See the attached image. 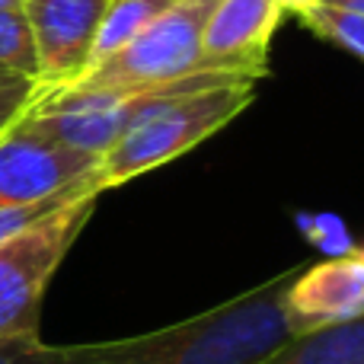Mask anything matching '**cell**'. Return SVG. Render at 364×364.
<instances>
[{"label": "cell", "mask_w": 364, "mask_h": 364, "mask_svg": "<svg viewBox=\"0 0 364 364\" xmlns=\"http://www.w3.org/2000/svg\"><path fill=\"white\" fill-rule=\"evenodd\" d=\"M38 96H42V90H38L36 80L0 70V134H4L13 122H19V115H23Z\"/></svg>", "instance_id": "14"}, {"label": "cell", "mask_w": 364, "mask_h": 364, "mask_svg": "<svg viewBox=\"0 0 364 364\" xmlns=\"http://www.w3.org/2000/svg\"><path fill=\"white\" fill-rule=\"evenodd\" d=\"M297 269L144 336L42 346V364H265L291 339L284 294Z\"/></svg>", "instance_id": "1"}, {"label": "cell", "mask_w": 364, "mask_h": 364, "mask_svg": "<svg viewBox=\"0 0 364 364\" xmlns=\"http://www.w3.org/2000/svg\"><path fill=\"white\" fill-rule=\"evenodd\" d=\"M83 192H100V188H96V182H93V179H87V182H77V186H70L68 192L55 195V198L36 201V205L0 208V243H4V240H10V237H16V233H23L26 227H32L36 220H42L45 214H51L55 208L68 205L70 198H77V195H83Z\"/></svg>", "instance_id": "13"}, {"label": "cell", "mask_w": 364, "mask_h": 364, "mask_svg": "<svg viewBox=\"0 0 364 364\" xmlns=\"http://www.w3.org/2000/svg\"><path fill=\"white\" fill-rule=\"evenodd\" d=\"M218 0H173L125 48L109 55L70 87H160L201 68V36Z\"/></svg>", "instance_id": "4"}, {"label": "cell", "mask_w": 364, "mask_h": 364, "mask_svg": "<svg viewBox=\"0 0 364 364\" xmlns=\"http://www.w3.org/2000/svg\"><path fill=\"white\" fill-rule=\"evenodd\" d=\"M304 26L314 36L333 42L336 48L348 51V55L364 61V6H348V4H316L310 10L297 13Z\"/></svg>", "instance_id": "11"}, {"label": "cell", "mask_w": 364, "mask_h": 364, "mask_svg": "<svg viewBox=\"0 0 364 364\" xmlns=\"http://www.w3.org/2000/svg\"><path fill=\"white\" fill-rule=\"evenodd\" d=\"M364 316V246H348L333 259L297 269L284 294L291 336L342 326Z\"/></svg>", "instance_id": "7"}, {"label": "cell", "mask_w": 364, "mask_h": 364, "mask_svg": "<svg viewBox=\"0 0 364 364\" xmlns=\"http://www.w3.org/2000/svg\"><path fill=\"white\" fill-rule=\"evenodd\" d=\"M109 0H23L42 93L70 87L87 70Z\"/></svg>", "instance_id": "6"}, {"label": "cell", "mask_w": 364, "mask_h": 364, "mask_svg": "<svg viewBox=\"0 0 364 364\" xmlns=\"http://www.w3.org/2000/svg\"><path fill=\"white\" fill-rule=\"evenodd\" d=\"M282 16L275 0H218L201 36V68L262 80Z\"/></svg>", "instance_id": "8"}, {"label": "cell", "mask_w": 364, "mask_h": 364, "mask_svg": "<svg viewBox=\"0 0 364 364\" xmlns=\"http://www.w3.org/2000/svg\"><path fill=\"white\" fill-rule=\"evenodd\" d=\"M6 74H10V70H6Z\"/></svg>", "instance_id": "19"}, {"label": "cell", "mask_w": 364, "mask_h": 364, "mask_svg": "<svg viewBox=\"0 0 364 364\" xmlns=\"http://www.w3.org/2000/svg\"><path fill=\"white\" fill-rule=\"evenodd\" d=\"M42 339H6L0 342V364H42Z\"/></svg>", "instance_id": "15"}, {"label": "cell", "mask_w": 364, "mask_h": 364, "mask_svg": "<svg viewBox=\"0 0 364 364\" xmlns=\"http://www.w3.org/2000/svg\"><path fill=\"white\" fill-rule=\"evenodd\" d=\"M102 192H83L0 243V342L38 339L42 301Z\"/></svg>", "instance_id": "3"}, {"label": "cell", "mask_w": 364, "mask_h": 364, "mask_svg": "<svg viewBox=\"0 0 364 364\" xmlns=\"http://www.w3.org/2000/svg\"><path fill=\"white\" fill-rule=\"evenodd\" d=\"M278 6H282L284 13H304V10H310V6H316V4H323V0H275Z\"/></svg>", "instance_id": "16"}, {"label": "cell", "mask_w": 364, "mask_h": 364, "mask_svg": "<svg viewBox=\"0 0 364 364\" xmlns=\"http://www.w3.org/2000/svg\"><path fill=\"white\" fill-rule=\"evenodd\" d=\"M96 157L51 141L26 122H13L0 134V208L36 205L93 179Z\"/></svg>", "instance_id": "5"}, {"label": "cell", "mask_w": 364, "mask_h": 364, "mask_svg": "<svg viewBox=\"0 0 364 364\" xmlns=\"http://www.w3.org/2000/svg\"><path fill=\"white\" fill-rule=\"evenodd\" d=\"M0 70L36 80V48L23 10H0Z\"/></svg>", "instance_id": "12"}, {"label": "cell", "mask_w": 364, "mask_h": 364, "mask_svg": "<svg viewBox=\"0 0 364 364\" xmlns=\"http://www.w3.org/2000/svg\"><path fill=\"white\" fill-rule=\"evenodd\" d=\"M0 10H23V0H0Z\"/></svg>", "instance_id": "17"}, {"label": "cell", "mask_w": 364, "mask_h": 364, "mask_svg": "<svg viewBox=\"0 0 364 364\" xmlns=\"http://www.w3.org/2000/svg\"><path fill=\"white\" fill-rule=\"evenodd\" d=\"M252 77H224L205 87L186 90L141 115L93 166V182L100 192L119 188L125 182L154 173L179 160L201 141L230 125L256 96Z\"/></svg>", "instance_id": "2"}, {"label": "cell", "mask_w": 364, "mask_h": 364, "mask_svg": "<svg viewBox=\"0 0 364 364\" xmlns=\"http://www.w3.org/2000/svg\"><path fill=\"white\" fill-rule=\"evenodd\" d=\"M326 4H348V6H364V0H326Z\"/></svg>", "instance_id": "18"}, {"label": "cell", "mask_w": 364, "mask_h": 364, "mask_svg": "<svg viewBox=\"0 0 364 364\" xmlns=\"http://www.w3.org/2000/svg\"><path fill=\"white\" fill-rule=\"evenodd\" d=\"M265 364H364V316L307 336H291Z\"/></svg>", "instance_id": "9"}, {"label": "cell", "mask_w": 364, "mask_h": 364, "mask_svg": "<svg viewBox=\"0 0 364 364\" xmlns=\"http://www.w3.org/2000/svg\"><path fill=\"white\" fill-rule=\"evenodd\" d=\"M173 0H109L102 10L100 29H96V42L90 51V68H96L100 61H106L109 55H115L119 48H125L151 19H157L160 13L170 6ZM83 70V74H87ZM80 74V77H83Z\"/></svg>", "instance_id": "10"}]
</instances>
